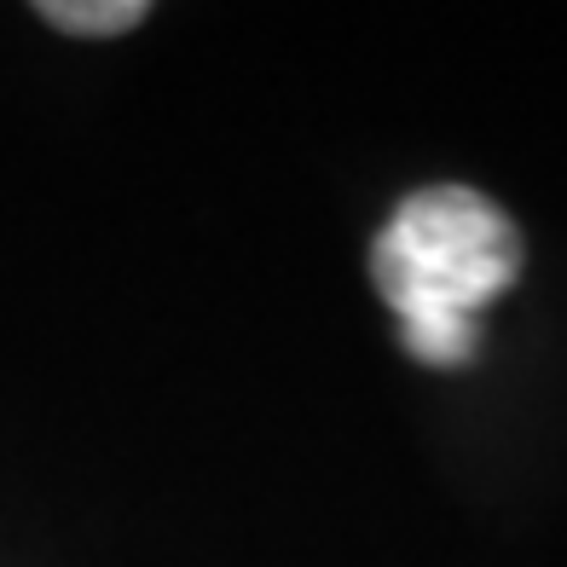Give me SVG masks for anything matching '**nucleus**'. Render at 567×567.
I'll list each match as a JSON object with an SVG mask.
<instances>
[{"instance_id": "nucleus-1", "label": "nucleus", "mask_w": 567, "mask_h": 567, "mask_svg": "<svg viewBox=\"0 0 567 567\" xmlns=\"http://www.w3.org/2000/svg\"><path fill=\"white\" fill-rule=\"evenodd\" d=\"M515 272L522 238L498 203L470 186L405 197L371 244V278L423 365H463L475 353V313L509 290Z\"/></svg>"}, {"instance_id": "nucleus-2", "label": "nucleus", "mask_w": 567, "mask_h": 567, "mask_svg": "<svg viewBox=\"0 0 567 567\" xmlns=\"http://www.w3.org/2000/svg\"><path fill=\"white\" fill-rule=\"evenodd\" d=\"M145 0H47L41 18L64 35H122L145 23Z\"/></svg>"}]
</instances>
